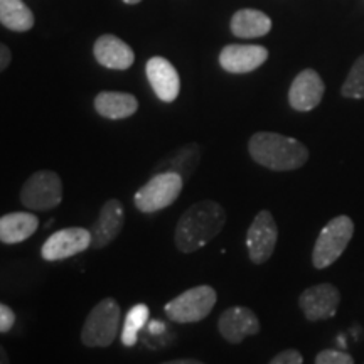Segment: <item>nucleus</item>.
<instances>
[{"label": "nucleus", "mask_w": 364, "mask_h": 364, "mask_svg": "<svg viewBox=\"0 0 364 364\" xmlns=\"http://www.w3.org/2000/svg\"><path fill=\"white\" fill-rule=\"evenodd\" d=\"M226 225V211L220 203L199 201L184 211L177 221L174 243L182 253H194L211 243Z\"/></svg>", "instance_id": "f257e3e1"}, {"label": "nucleus", "mask_w": 364, "mask_h": 364, "mask_svg": "<svg viewBox=\"0 0 364 364\" xmlns=\"http://www.w3.org/2000/svg\"><path fill=\"white\" fill-rule=\"evenodd\" d=\"M248 152L260 166L275 172L297 171L309 161V149L297 139L275 132H257L248 142Z\"/></svg>", "instance_id": "f03ea898"}, {"label": "nucleus", "mask_w": 364, "mask_h": 364, "mask_svg": "<svg viewBox=\"0 0 364 364\" xmlns=\"http://www.w3.org/2000/svg\"><path fill=\"white\" fill-rule=\"evenodd\" d=\"M354 236V221L349 216L341 215L332 218L318 233L312 250V265L317 270H324L341 258Z\"/></svg>", "instance_id": "7ed1b4c3"}, {"label": "nucleus", "mask_w": 364, "mask_h": 364, "mask_svg": "<svg viewBox=\"0 0 364 364\" xmlns=\"http://www.w3.org/2000/svg\"><path fill=\"white\" fill-rule=\"evenodd\" d=\"M122 311L115 299H103L91 309L81 329V343L86 348H108L117 339Z\"/></svg>", "instance_id": "20e7f679"}, {"label": "nucleus", "mask_w": 364, "mask_h": 364, "mask_svg": "<svg viewBox=\"0 0 364 364\" xmlns=\"http://www.w3.org/2000/svg\"><path fill=\"white\" fill-rule=\"evenodd\" d=\"M216 300L218 294L211 285H198L167 302L166 314L177 324H194L211 314Z\"/></svg>", "instance_id": "39448f33"}, {"label": "nucleus", "mask_w": 364, "mask_h": 364, "mask_svg": "<svg viewBox=\"0 0 364 364\" xmlns=\"http://www.w3.org/2000/svg\"><path fill=\"white\" fill-rule=\"evenodd\" d=\"M184 179L176 172H157L134 196V204L142 213H157L176 203L184 188Z\"/></svg>", "instance_id": "423d86ee"}, {"label": "nucleus", "mask_w": 364, "mask_h": 364, "mask_svg": "<svg viewBox=\"0 0 364 364\" xmlns=\"http://www.w3.org/2000/svg\"><path fill=\"white\" fill-rule=\"evenodd\" d=\"M63 201V181L53 171H38L24 182L21 203L31 211H49Z\"/></svg>", "instance_id": "0eeeda50"}, {"label": "nucleus", "mask_w": 364, "mask_h": 364, "mask_svg": "<svg viewBox=\"0 0 364 364\" xmlns=\"http://www.w3.org/2000/svg\"><path fill=\"white\" fill-rule=\"evenodd\" d=\"M279 241V226L270 211L263 209L258 213L248 228L247 248L250 260L255 265H263L272 258Z\"/></svg>", "instance_id": "6e6552de"}, {"label": "nucleus", "mask_w": 364, "mask_h": 364, "mask_svg": "<svg viewBox=\"0 0 364 364\" xmlns=\"http://www.w3.org/2000/svg\"><path fill=\"white\" fill-rule=\"evenodd\" d=\"M341 304V292L332 284L312 285L299 295V307L309 322L326 321L336 316Z\"/></svg>", "instance_id": "1a4fd4ad"}, {"label": "nucleus", "mask_w": 364, "mask_h": 364, "mask_svg": "<svg viewBox=\"0 0 364 364\" xmlns=\"http://www.w3.org/2000/svg\"><path fill=\"white\" fill-rule=\"evenodd\" d=\"M91 247V231L85 228H65L53 233L41 248L46 262H59L75 257Z\"/></svg>", "instance_id": "9d476101"}, {"label": "nucleus", "mask_w": 364, "mask_h": 364, "mask_svg": "<svg viewBox=\"0 0 364 364\" xmlns=\"http://www.w3.org/2000/svg\"><path fill=\"white\" fill-rule=\"evenodd\" d=\"M262 326L257 314L248 307H230L218 318L221 338L231 344H240L250 336H257Z\"/></svg>", "instance_id": "9b49d317"}, {"label": "nucleus", "mask_w": 364, "mask_h": 364, "mask_svg": "<svg viewBox=\"0 0 364 364\" xmlns=\"http://www.w3.org/2000/svg\"><path fill=\"white\" fill-rule=\"evenodd\" d=\"M125 225L124 204L118 199H108L100 209L97 221L91 226V247L102 250L117 240Z\"/></svg>", "instance_id": "f8f14e48"}, {"label": "nucleus", "mask_w": 364, "mask_h": 364, "mask_svg": "<svg viewBox=\"0 0 364 364\" xmlns=\"http://www.w3.org/2000/svg\"><path fill=\"white\" fill-rule=\"evenodd\" d=\"M268 59V51L257 44H230L220 54V65L233 75H245L258 70Z\"/></svg>", "instance_id": "ddd939ff"}, {"label": "nucleus", "mask_w": 364, "mask_h": 364, "mask_svg": "<svg viewBox=\"0 0 364 364\" xmlns=\"http://www.w3.org/2000/svg\"><path fill=\"white\" fill-rule=\"evenodd\" d=\"M326 85L317 71H300L292 81L289 91L290 107L297 112H311L322 102Z\"/></svg>", "instance_id": "4468645a"}, {"label": "nucleus", "mask_w": 364, "mask_h": 364, "mask_svg": "<svg viewBox=\"0 0 364 364\" xmlns=\"http://www.w3.org/2000/svg\"><path fill=\"white\" fill-rule=\"evenodd\" d=\"M145 71H147L149 83L159 100L166 103H172L179 97L181 78L176 68L171 65V61L161 56L150 58Z\"/></svg>", "instance_id": "2eb2a0df"}, {"label": "nucleus", "mask_w": 364, "mask_h": 364, "mask_svg": "<svg viewBox=\"0 0 364 364\" xmlns=\"http://www.w3.org/2000/svg\"><path fill=\"white\" fill-rule=\"evenodd\" d=\"M93 54L100 65L108 68V70H129L135 61L134 49L120 38L112 34H105L97 39Z\"/></svg>", "instance_id": "dca6fc26"}, {"label": "nucleus", "mask_w": 364, "mask_h": 364, "mask_svg": "<svg viewBox=\"0 0 364 364\" xmlns=\"http://www.w3.org/2000/svg\"><path fill=\"white\" fill-rule=\"evenodd\" d=\"M201 145L199 144L184 145L157 164L156 174L157 172H176L184 179V182H188L201 162Z\"/></svg>", "instance_id": "f3484780"}, {"label": "nucleus", "mask_w": 364, "mask_h": 364, "mask_svg": "<svg viewBox=\"0 0 364 364\" xmlns=\"http://www.w3.org/2000/svg\"><path fill=\"white\" fill-rule=\"evenodd\" d=\"M39 226V220L33 213H9L0 218V241L6 245H17L31 238Z\"/></svg>", "instance_id": "a211bd4d"}, {"label": "nucleus", "mask_w": 364, "mask_h": 364, "mask_svg": "<svg viewBox=\"0 0 364 364\" xmlns=\"http://www.w3.org/2000/svg\"><path fill=\"white\" fill-rule=\"evenodd\" d=\"M95 110L110 120L129 118L139 110V102L134 95L122 91H102L95 98Z\"/></svg>", "instance_id": "6ab92c4d"}, {"label": "nucleus", "mask_w": 364, "mask_h": 364, "mask_svg": "<svg viewBox=\"0 0 364 364\" xmlns=\"http://www.w3.org/2000/svg\"><path fill=\"white\" fill-rule=\"evenodd\" d=\"M272 29V21L267 14L255 9H243L238 11L231 19V33L236 38L253 39L267 36Z\"/></svg>", "instance_id": "aec40b11"}, {"label": "nucleus", "mask_w": 364, "mask_h": 364, "mask_svg": "<svg viewBox=\"0 0 364 364\" xmlns=\"http://www.w3.org/2000/svg\"><path fill=\"white\" fill-rule=\"evenodd\" d=\"M0 24L14 33H27L34 26V14L22 0H0Z\"/></svg>", "instance_id": "412c9836"}, {"label": "nucleus", "mask_w": 364, "mask_h": 364, "mask_svg": "<svg viewBox=\"0 0 364 364\" xmlns=\"http://www.w3.org/2000/svg\"><path fill=\"white\" fill-rule=\"evenodd\" d=\"M149 307L145 304H136L129 311L125 317L124 327H122V344L125 348H134L139 339V332L149 321Z\"/></svg>", "instance_id": "4be33fe9"}, {"label": "nucleus", "mask_w": 364, "mask_h": 364, "mask_svg": "<svg viewBox=\"0 0 364 364\" xmlns=\"http://www.w3.org/2000/svg\"><path fill=\"white\" fill-rule=\"evenodd\" d=\"M341 95L344 98L364 100V54L353 65L348 78L341 86Z\"/></svg>", "instance_id": "5701e85b"}, {"label": "nucleus", "mask_w": 364, "mask_h": 364, "mask_svg": "<svg viewBox=\"0 0 364 364\" xmlns=\"http://www.w3.org/2000/svg\"><path fill=\"white\" fill-rule=\"evenodd\" d=\"M316 364H354L351 354L338 349H324L316 356Z\"/></svg>", "instance_id": "b1692460"}, {"label": "nucleus", "mask_w": 364, "mask_h": 364, "mask_svg": "<svg viewBox=\"0 0 364 364\" xmlns=\"http://www.w3.org/2000/svg\"><path fill=\"white\" fill-rule=\"evenodd\" d=\"M268 364H304V356L297 349H285L277 354Z\"/></svg>", "instance_id": "393cba45"}, {"label": "nucleus", "mask_w": 364, "mask_h": 364, "mask_svg": "<svg viewBox=\"0 0 364 364\" xmlns=\"http://www.w3.org/2000/svg\"><path fill=\"white\" fill-rule=\"evenodd\" d=\"M16 324V314L6 304L0 302V332H9Z\"/></svg>", "instance_id": "a878e982"}, {"label": "nucleus", "mask_w": 364, "mask_h": 364, "mask_svg": "<svg viewBox=\"0 0 364 364\" xmlns=\"http://www.w3.org/2000/svg\"><path fill=\"white\" fill-rule=\"evenodd\" d=\"M12 61V54H11V49L7 48L6 44L0 43V73H2L6 68H9Z\"/></svg>", "instance_id": "bb28decb"}, {"label": "nucleus", "mask_w": 364, "mask_h": 364, "mask_svg": "<svg viewBox=\"0 0 364 364\" xmlns=\"http://www.w3.org/2000/svg\"><path fill=\"white\" fill-rule=\"evenodd\" d=\"M162 364H204V363L198 361V359H174V361H166Z\"/></svg>", "instance_id": "cd10ccee"}, {"label": "nucleus", "mask_w": 364, "mask_h": 364, "mask_svg": "<svg viewBox=\"0 0 364 364\" xmlns=\"http://www.w3.org/2000/svg\"><path fill=\"white\" fill-rule=\"evenodd\" d=\"M0 364H11V361H9V354L2 346H0Z\"/></svg>", "instance_id": "c85d7f7f"}, {"label": "nucleus", "mask_w": 364, "mask_h": 364, "mask_svg": "<svg viewBox=\"0 0 364 364\" xmlns=\"http://www.w3.org/2000/svg\"><path fill=\"white\" fill-rule=\"evenodd\" d=\"M125 4H130V6H134V4H139L140 0H124Z\"/></svg>", "instance_id": "c756f323"}]
</instances>
